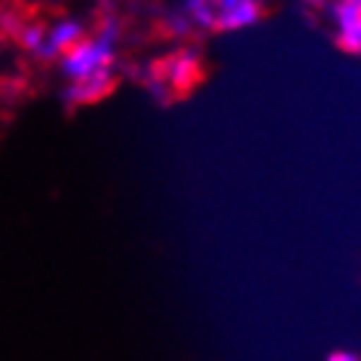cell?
Returning <instances> with one entry per match:
<instances>
[{
	"label": "cell",
	"instance_id": "cell-1",
	"mask_svg": "<svg viewBox=\"0 0 361 361\" xmlns=\"http://www.w3.org/2000/svg\"><path fill=\"white\" fill-rule=\"evenodd\" d=\"M116 40H120V25L114 19L104 22V28L95 37H83L77 47H71L65 56L59 59V68L71 83L83 77H92L98 71H111L116 59Z\"/></svg>",
	"mask_w": 361,
	"mask_h": 361
},
{
	"label": "cell",
	"instance_id": "cell-2",
	"mask_svg": "<svg viewBox=\"0 0 361 361\" xmlns=\"http://www.w3.org/2000/svg\"><path fill=\"white\" fill-rule=\"evenodd\" d=\"M214 31H245L264 19L260 0H212Z\"/></svg>",
	"mask_w": 361,
	"mask_h": 361
},
{
	"label": "cell",
	"instance_id": "cell-3",
	"mask_svg": "<svg viewBox=\"0 0 361 361\" xmlns=\"http://www.w3.org/2000/svg\"><path fill=\"white\" fill-rule=\"evenodd\" d=\"M83 37H86V28H83V22H80V19H71V16H65V19H56L47 28V37H43L40 49L34 52V59H40V61L61 59L71 47H77Z\"/></svg>",
	"mask_w": 361,
	"mask_h": 361
},
{
	"label": "cell",
	"instance_id": "cell-4",
	"mask_svg": "<svg viewBox=\"0 0 361 361\" xmlns=\"http://www.w3.org/2000/svg\"><path fill=\"white\" fill-rule=\"evenodd\" d=\"M328 13L334 31H337V43L355 56L361 49V4H355V0H334V4H328Z\"/></svg>",
	"mask_w": 361,
	"mask_h": 361
},
{
	"label": "cell",
	"instance_id": "cell-5",
	"mask_svg": "<svg viewBox=\"0 0 361 361\" xmlns=\"http://www.w3.org/2000/svg\"><path fill=\"white\" fill-rule=\"evenodd\" d=\"M162 83H166L171 92H180V89H190L196 80H200V52L196 49H178L171 59H166V65L157 74Z\"/></svg>",
	"mask_w": 361,
	"mask_h": 361
},
{
	"label": "cell",
	"instance_id": "cell-6",
	"mask_svg": "<svg viewBox=\"0 0 361 361\" xmlns=\"http://www.w3.org/2000/svg\"><path fill=\"white\" fill-rule=\"evenodd\" d=\"M114 89V71H98L92 77H83V80H74L68 89H65V104L71 107H83V104H95Z\"/></svg>",
	"mask_w": 361,
	"mask_h": 361
},
{
	"label": "cell",
	"instance_id": "cell-7",
	"mask_svg": "<svg viewBox=\"0 0 361 361\" xmlns=\"http://www.w3.org/2000/svg\"><path fill=\"white\" fill-rule=\"evenodd\" d=\"M180 16L187 19L193 31H214V6L212 0H184L180 4Z\"/></svg>",
	"mask_w": 361,
	"mask_h": 361
},
{
	"label": "cell",
	"instance_id": "cell-8",
	"mask_svg": "<svg viewBox=\"0 0 361 361\" xmlns=\"http://www.w3.org/2000/svg\"><path fill=\"white\" fill-rule=\"evenodd\" d=\"M43 37H47V25H40V22H31V25H22V31H19V40H22V47L31 52H37L40 49V43Z\"/></svg>",
	"mask_w": 361,
	"mask_h": 361
},
{
	"label": "cell",
	"instance_id": "cell-9",
	"mask_svg": "<svg viewBox=\"0 0 361 361\" xmlns=\"http://www.w3.org/2000/svg\"><path fill=\"white\" fill-rule=\"evenodd\" d=\"M169 31H171V34H178V37H187V34H190L193 28L187 25V19H184L180 13H171V16H169Z\"/></svg>",
	"mask_w": 361,
	"mask_h": 361
},
{
	"label": "cell",
	"instance_id": "cell-10",
	"mask_svg": "<svg viewBox=\"0 0 361 361\" xmlns=\"http://www.w3.org/2000/svg\"><path fill=\"white\" fill-rule=\"evenodd\" d=\"M328 361H361V358H358V352H352V349H337L328 355Z\"/></svg>",
	"mask_w": 361,
	"mask_h": 361
},
{
	"label": "cell",
	"instance_id": "cell-11",
	"mask_svg": "<svg viewBox=\"0 0 361 361\" xmlns=\"http://www.w3.org/2000/svg\"><path fill=\"white\" fill-rule=\"evenodd\" d=\"M310 6H328V0H306Z\"/></svg>",
	"mask_w": 361,
	"mask_h": 361
},
{
	"label": "cell",
	"instance_id": "cell-12",
	"mask_svg": "<svg viewBox=\"0 0 361 361\" xmlns=\"http://www.w3.org/2000/svg\"><path fill=\"white\" fill-rule=\"evenodd\" d=\"M355 4H361V0H355Z\"/></svg>",
	"mask_w": 361,
	"mask_h": 361
}]
</instances>
